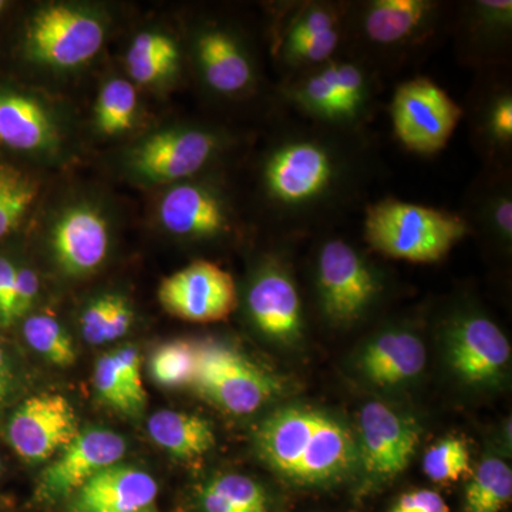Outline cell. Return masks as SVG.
Segmentation results:
<instances>
[{"label":"cell","mask_w":512,"mask_h":512,"mask_svg":"<svg viewBox=\"0 0 512 512\" xmlns=\"http://www.w3.org/2000/svg\"><path fill=\"white\" fill-rule=\"evenodd\" d=\"M94 387L100 399L117 412L137 414L126 392L113 352L100 357L94 369Z\"/></svg>","instance_id":"d590c367"},{"label":"cell","mask_w":512,"mask_h":512,"mask_svg":"<svg viewBox=\"0 0 512 512\" xmlns=\"http://www.w3.org/2000/svg\"><path fill=\"white\" fill-rule=\"evenodd\" d=\"M377 167L366 131L291 121L261 158L259 190L275 224L311 231L336 224L359 204Z\"/></svg>","instance_id":"6da1fadb"},{"label":"cell","mask_w":512,"mask_h":512,"mask_svg":"<svg viewBox=\"0 0 512 512\" xmlns=\"http://www.w3.org/2000/svg\"><path fill=\"white\" fill-rule=\"evenodd\" d=\"M453 6L440 0H360L345 3L339 55L379 74L416 63L450 33Z\"/></svg>","instance_id":"7a4b0ae2"},{"label":"cell","mask_w":512,"mask_h":512,"mask_svg":"<svg viewBox=\"0 0 512 512\" xmlns=\"http://www.w3.org/2000/svg\"><path fill=\"white\" fill-rule=\"evenodd\" d=\"M127 69L138 84H154L177 73L180 47L173 37L143 32L134 37L127 52Z\"/></svg>","instance_id":"83f0119b"},{"label":"cell","mask_w":512,"mask_h":512,"mask_svg":"<svg viewBox=\"0 0 512 512\" xmlns=\"http://www.w3.org/2000/svg\"><path fill=\"white\" fill-rule=\"evenodd\" d=\"M39 276L28 266H18L15 285V319L23 318L32 308L39 293Z\"/></svg>","instance_id":"60d3db41"},{"label":"cell","mask_w":512,"mask_h":512,"mask_svg":"<svg viewBox=\"0 0 512 512\" xmlns=\"http://www.w3.org/2000/svg\"><path fill=\"white\" fill-rule=\"evenodd\" d=\"M195 389L225 412L251 414L281 392V382L237 349L224 343L197 345Z\"/></svg>","instance_id":"ba28073f"},{"label":"cell","mask_w":512,"mask_h":512,"mask_svg":"<svg viewBox=\"0 0 512 512\" xmlns=\"http://www.w3.org/2000/svg\"><path fill=\"white\" fill-rule=\"evenodd\" d=\"M247 312L252 325L266 338L293 345L303 335V302L291 266L279 255H269L251 276Z\"/></svg>","instance_id":"4fadbf2b"},{"label":"cell","mask_w":512,"mask_h":512,"mask_svg":"<svg viewBox=\"0 0 512 512\" xmlns=\"http://www.w3.org/2000/svg\"><path fill=\"white\" fill-rule=\"evenodd\" d=\"M461 217L470 234H478L501 251L512 244L511 168L484 167L471 184Z\"/></svg>","instance_id":"cb8c5ba5"},{"label":"cell","mask_w":512,"mask_h":512,"mask_svg":"<svg viewBox=\"0 0 512 512\" xmlns=\"http://www.w3.org/2000/svg\"><path fill=\"white\" fill-rule=\"evenodd\" d=\"M426 360V348L419 336L394 328L367 343L360 356V369L377 386L392 387L419 376Z\"/></svg>","instance_id":"d4e9b609"},{"label":"cell","mask_w":512,"mask_h":512,"mask_svg":"<svg viewBox=\"0 0 512 512\" xmlns=\"http://www.w3.org/2000/svg\"><path fill=\"white\" fill-rule=\"evenodd\" d=\"M512 497V471L500 458H487L466 487L464 512H501Z\"/></svg>","instance_id":"f546056e"},{"label":"cell","mask_w":512,"mask_h":512,"mask_svg":"<svg viewBox=\"0 0 512 512\" xmlns=\"http://www.w3.org/2000/svg\"><path fill=\"white\" fill-rule=\"evenodd\" d=\"M423 470L434 483H450L467 476L471 473L467 444L456 437L439 441L424 454Z\"/></svg>","instance_id":"e575fe53"},{"label":"cell","mask_w":512,"mask_h":512,"mask_svg":"<svg viewBox=\"0 0 512 512\" xmlns=\"http://www.w3.org/2000/svg\"><path fill=\"white\" fill-rule=\"evenodd\" d=\"M380 92L379 74L343 55L289 77L281 86L282 100L301 119L353 131H366L375 119Z\"/></svg>","instance_id":"277c9868"},{"label":"cell","mask_w":512,"mask_h":512,"mask_svg":"<svg viewBox=\"0 0 512 512\" xmlns=\"http://www.w3.org/2000/svg\"><path fill=\"white\" fill-rule=\"evenodd\" d=\"M36 194V184L28 175L0 163V239L8 237L19 227Z\"/></svg>","instance_id":"1f68e13d"},{"label":"cell","mask_w":512,"mask_h":512,"mask_svg":"<svg viewBox=\"0 0 512 512\" xmlns=\"http://www.w3.org/2000/svg\"><path fill=\"white\" fill-rule=\"evenodd\" d=\"M448 360L464 382L490 384L500 379L511 359L503 330L483 312L457 308L444 323Z\"/></svg>","instance_id":"7c38bea8"},{"label":"cell","mask_w":512,"mask_h":512,"mask_svg":"<svg viewBox=\"0 0 512 512\" xmlns=\"http://www.w3.org/2000/svg\"><path fill=\"white\" fill-rule=\"evenodd\" d=\"M104 35L103 23L89 10L50 5L30 19L26 49L37 63L56 69H74L99 53Z\"/></svg>","instance_id":"30bf717a"},{"label":"cell","mask_w":512,"mask_h":512,"mask_svg":"<svg viewBox=\"0 0 512 512\" xmlns=\"http://www.w3.org/2000/svg\"><path fill=\"white\" fill-rule=\"evenodd\" d=\"M6 5H8V3L3 2V0H0V13H2L3 10L6 9Z\"/></svg>","instance_id":"7bdbcfd3"},{"label":"cell","mask_w":512,"mask_h":512,"mask_svg":"<svg viewBox=\"0 0 512 512\" xmlns=\"http://www.w3.org/2000/svg\"><path fill=\"white\" fill-rule=\"evenodd\" d=\"M158 299L177 318L210 323L227 319L237 309L238 291L232 275L220 265L195 261L161 282Z\"/></svg>","instance_id":"9a60e30c"},{"label":"cell","mask_w":512,"mask_h":512,"mask_svg":"<svg viewBox=\"0 0 512 512\" xmlns=\"http://www.w3.org/2000/svg\"><path fill=\"white\" fill-rule=\"evenodd\" d=\"M23 336L30 348L53 365L66 367L76 360L72 339L52 316H30L23 325Z\"/></svg>","instance_id":"d6a6232c"},{"label":"cell","mask_w":512,"mask_h":512,"mask_svg":"<svg viewBox=\"0 0 512 512\" xmlns=\"http://www.w3.org/2000/svg\"><path fill=\"white\" fill-rule=\"evenodd\" d=\"M467 103L471 138L485 167L511 168L512 87L507 69L478 73Z\"/></svg>","instance_id":"d6986e66"},{"label":"cell","mask_w":512,"mask_h":512,"mask_svg":"<svg viewBox=\"0 0 512 512\" xmlns=\"http://www.w3.org/2000/svg\"><path fill=\"white\" fill-rule=\"evenodd\" d=\"M50 111L26 94L0 90V143L25 153H45L57 146Z\"/></svg>","instance_id":"484cf974"},{"label":"cell","mask_w":512,"mask_h":512,"mask_svg":"<svg viewBox=\"0 0 512 512\" xmlns=\"http://www.w3.org/2000/svg\"><path fill=\"white\" fill-rule=\"evenodd\" d=\"M113 355L128 397L136 412L140 413L146 404V390L140 372V355L134 346H124L113 352Z\"/></svg>","instance_id":"8d00e7d4"},{"label":"cell","mask_w":512,"mask_h":512,"mask_svg":"<svg viewBox=\"0 0 512 512\" xmlns=\"http://www.w3.org/2000/svg\"><path fill=\"white\" fill-rule=\"evenodd\" d=\"M394 137L416 156H436L446 148L464 109L429 77H413L394 90L389 106Z\"/></svg>","instance_id":"9c48e42d"},{"label":"cell","mask_w":512,"mask_h":512,"mask_svg":"<svg viewBox=\"0 0 512 512\" xmlns=\"http://www.w3.org/2000/svg\"><path fill=\"white\" fill-rule=\"evenodd\" d=\"M201 512H269L265 488L242 474L212 478L200 494Z\"/></svg>","instance_id":"f1b7e54d"},{"label":"cell","mask_w":512,"mask_h":512,"mask_svg":"<svg viewBox=\"0 0 512 512\" xmlns=\"http://www.w3.org/2000/svg\"><path fill=\"white\" fill-rule=\"evenodd\" d=\"M18 266L0 256V326L8 328L15 319V285Z\"/></svg>","instance_id":"f35d334b"},{"label":"cell","mask_w":512,"mask_h":512,"mask_svg":"<svg viewBox=\"0 0 512 512\" xmlns=\"http://www.w3.org/2000/svg\"><path fill=\"white\" fill-rule=\"evenodd\" d=\"M157 494L156 480L146 471L116 464L70 495L66 512H150Z\"/></svg>","instance_id":"603a6c76"},{"label":"cell","mask_w":512,"mask_h":512,"mask_svg":"<svg viewBox=\"0 0 512 512\" xmlns=\"http://www.w3.org/2000/svg\"><path fill=\"white\" fill-rule=\"evenodd\" d=\"M318 308L333 326H352L380 302L386 282L379 269L348 239H320L313 259Z\"/></svg>","instance_id":"8992f818"},{"label":"cell","mask_w":512,"mask_h":512,"mask_svg":"<svg viewBox=\"0 0 512 512\" xmlns=\"http://www.w3.org/2000/svg\"><path fill=\"white\" fill-rule=\"evenodd\" d=\"M197 367V345L187 340L164 343L153 353L150 373L164 387H181L192 384Z\"/></svg>","instance_id":"836d02e7"},{"label":"cell","mask_w":512,"mask_h":512,"mask_svg":"<svg viewBox=\"0 0 512 512\" xmlns=\"http://www.w3.org/2000/svg\"><path fill=\"white\" fill-rule=\"evenodd\" d=\"M470 235L460 212L387 197L370 202L363 217V239L377 254L414 264L446 258Z\"/></svg>","instance_id":"5b68a950"},{"label":"cell","mask_w":512,"mask_h":512,"mask_svg":"<svg viewBox=\"0 0 512 512\" xmlns=\"http://www.w3.org/2000/svg\"><path fill=\"white\" fill-rule=\"evenodd\" d=\"M116 295H103L87 305L80 319V328L84 340L90 345L107 343L111 309Z\"/></svg>","instance_id":"74e56055"},{"label":"cell","mask_w":512,"mask_h":512,"mask_svg":"<svg viewBox=\"0 0 512 512\" xmlns=\"http://www.w3.org/2000/svg\"><path fill=\"white\" fill-rule=\"evenodd\" d=\"M345 3L288 0L276 8L272 53L284 80L316 69L339 55Z\"/></svg>","instance_id":"52a82bcc"},{"label":"cell","mask_w":512,"mask_h":512,"mask_svg":"<svg viewBox=\"0 0 512 512\" xmlns=\"http://www.w3.org/2000/svg\"><path fill=\"white\" fill-rule=\"evenodd\" d=\"M450 33L461 64L478 73L507 69L512 45L511 0H468L453 10Z\"/></svg>","instance_id":"5bb4252c"},{"label":"cell","mask_w":512,"mask_h":512,"mask_svg":"<svg viewBox=\"0 0 512 512\" xmlns=\"http://www.w3.org/2000/svg\"><path fill=\"white\" fill-rule=\"evenodd\" d=\"M192 52L202 83L215 96L237 99L258 87V63L247 42L229 26H201L195 33Z\"/></svg>","instance_id":"e0dca14e"},{"label":"cell","mask_w":512,"mask_h":512,"mask_svg":"<svg viewBox=\"0 0 512 512\" xmlns=\"http://www.w3.org/2000/svg\"><path fill=\"white\" fill-rule=\"evenodd\" d=\"M255 444L266 466L299 487L339 483L359 466L349 427L312 407L275 410L256 429Z\"/></svg>","instance_id":"3957f363"},{"label":"cell","mask_w":512,"mask_h":512,"mask_svg":"<svg viewBox=\"0 0 512 512\" xmlns=\"http://www.w3.org/2000/svg\"><path fill=\"white\" fill-rule=\"evenodd\" d=\"M158 217L165 231L191 241H215L237 227L234 207L220 185L184 181L170 188L160 202Z\"/></svg>","instance_id":"ac0fdd59"},{"label":"cell","mask_w":512,"mask_h":512,"mask_svg":"<svg viewBox=\"0 0 512 512\" xmlns=\"http://www.w3.org/2000/svg\"><path fill=\"white\" fill-rule=\"evenodd\" d=\"M124 454L126 441L113 431L93 429L79 433L45 468L37 495L47 503L66 500L90 478L119 464Z\"/></svg>","instance_id":"44dd1931"},{"label":"cell","mask_w":512,"mask_h":512,"mask_svg":"<svg viewBox=\"0 0 512 512\" xmlns=\"http://www.w3.org/2000/svg\"><path fill=\"white\" fill-rule=\"evenodd\" d=\"M147 431L157 446L181 460L204 456L215 446L210 421L197 414L161 410L148 419Z\"/></svg>","instance_id":"4316f807"},{"label":"cell","mask_w":512,"mask_h":512,"mask_svg":"<svg viewBox=\"0 0 512 512\" xmlns=\"http://www.w3.org/2000/svg\"><path fill=\"white\" fill-rule=\"evenodd\" d=\"M12 387V370L5 350L0 348V404L5 402Z\"/></svg>","instance_id":"b9f144b4"},{"label":"cell","mask_w":512,"mask_h":512,"mask_svg":"<svg viewBox=\"0 0 512 512\" xmlns=\"http://www.w3.org/2000/svg\"><path fill=\"white\" fill-rule=\"evenodd\" d=\"M109 247V224L92 205L67 208L52 229L53 254L70 276L92 274L103 264Z\"/></svg>","instance_id":"7402d4cb"},{"label":"cell","mask_w":512,"mask_h":512,"mask_svg":"<svg viewBox=\"0 0 512 512\" xmlns=\"http://www.w3.org/2000/svg\"><path fill=\"white\" fill-rule=\"evenodd\" d=\"M420 434L416 424L387 404L370 402L360 413L359 466L367 483L383 484L409 467Z\"/></svg>","instance_id":"2e32d148"},{"label":"cell","mask_w":512,"mask_h":512,"mask_svg":"<svg viewBox=\"0 0 512 512\" xmlns=\"http://www.w3.org/2000/svg\"><path fill=\"white\" fill-rule=\"evenodd\" d=\"M137 93L133 84L113 79L104 84L96 104V124L106 136L126 133L133 127Z\"/></svg>","instance_id":"4dcf8cb0"},{"label":"cell","mask_w":512,"mask_h":512,"mask_svg":"<svg viewBox=\"0 0 512 512\" xmlns=\"http://www.w3.org/2000/svg\"><path fill=\"white\" fill-rule=\"evenodd\" d=\"M227 146L221 131L178 127L148 136L131 154V167L151 183H177L200 174Z\"/></svg>","instance_id":"8fae6325"},{"label":"cell","mask_w":512,"mask_h":512,"mask_svg":"<svg viewBox=\"0 0 512 512\" xmlns=\"http://www.w3.org/2000/svg\"><path fill=\"white\" fill-rule=\"evenodd\" d=\"M79 434L72 404L62 394H37L20 404L8 423V439L28 463L52 457Z\"/></svg>","instance_id":"ffe728a7"},{"label":"cell","mask_w":512,"mask_h":512,"mask_svg":"<svg viewBox=\"0 0 512 512\" xmlns=\"http://www.w3.org/2000/svg\"><path fill=\"white\" fill-rule=\"evenodd\" d=\"M390 512H450V508L436 491L416 490L400 495Z\"/></svg>","instance_id":"ab89813d"}]
</instances>
